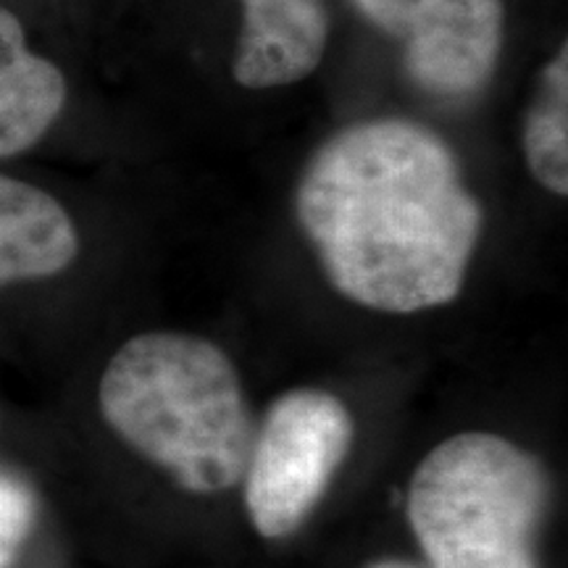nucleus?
Segmentation results:
<instances>
[{
	"instance_id": "obj_1",
	"label": "nucleus",
	"mask_w": 568,
	"mask_h": 568,
	"mask_svg": "<svg viewBox=\"0 0 568 568\" xmlns=\"http://www.w3.org/2000/svg\"><path fill=\"white\" fill-rule=\"evenodd\" d=\"M295 213L332 287L382 314L456 301L481 234L456 153L410 119L332 134L305 163Z\"/></svg>"
},
{
	"instance_id": "obj_4",
	"label": "nucleus",
	"mask_w": 568,
	"mask_h": 568,
	"mask_svg": "<svg viewBox=\"0 0 568 568\" xmlns=\"http://www.w3.org/2000/svg\"><path fill=\"white\" fill-rule=\"evenodd\" d=\"M353 418L324 389L276 397L253 439L245 468V503L261 537L293 535L318 506L351 450Z\"/></svg>"
},
{
	"instance_id": "obj_5",
	"label": "nucleus",
	"mask_w": 568,
	"mask_h": 568,
	"mask_svg": "<svg viewBox=\"0 0 568 568\" xmlns=\"http://www.w3.org/2000/svg\"><path fill=\"white\" fill-rule=\"evenodd\" d=\"M403 48L408 77L429 95L471 98L495 74L503 0H351Z\"/></svg>"
},
{
	"instance_id": "obj_2",
	"label": "nucleus",
	"mask_w": 568,
	"mask_h": 568,
	"mask_svg": "<svg viewBox=\"0 0 568 568\" xmlns=\"http://www.w3.org/2000/svg\"><path fill=\"white\" fill-rule=\"evenodd\" d=\"M105 424L195 495L245 477L253 422L222 347L184 332H145L119 347L98 387Z\"/></svg>"
},
{
	"instance_id": "obj_8",
	"label": "nucleus",
	"mask_w": 568,
	"mask_h": 568,
	"mask_svg": "<svg viewBox=\"0 0 568 568\" xmlns=\"http://www.w3.org/2000/svg\"><path fill=\"white\" fill-rule=\"evenodd\" d=\"M67 77L34 53L21 21L0 6V159L30 151L67 105Z\"/></svg>"
},
{
	"instance_id": "obj_7",
	"label": "nucleus",
	"mask_w": 568,
	"mask_h": 568,
	"mask_svg": "<svg viewBox=\"0 0 568 568\" xmlns=\"http://www.w3.org/2000/svg\"><path fill=\"white\" fill-rule=\"evenodd\" d=\"M77 253L69 211L45 190L0 174V287L61 274Z\"/></svg>"
},
{
	"instance_id": "obj_9",
	"label": "nucleus",
	"mask_w": 568,
	"mask_h": 568,
	"mask_svg": "<svg viewBox=\"0 0 568 568\" xmlns=\"http://www.w3.org/2000/svg\"><path fill=\"white\" fill-rule=\"evenodd\" d=\"M524 155L535 180L564 197L568 193V45L542 71L537 98L524 119Z\"/></svg>"
},
{
	"instance_id": "obj_6",
	"label": "nucleus",
	"mask_w": 568,
	"mask_h": 568,
	"mask_svg": "<svg viewBox=\"0 0 568 568\" xmlns=\"http://www.w3.org/2000/svg\"><path fill=\"white\" fill-rule=\"evenodd\" d=\"M243 32L232 74L247 90L287 88L324 61L329 13L324 0H240Z\"/></svg>"
},
{
	"instance_id": "obj_10",
	"label": "nucleus",
	"mask_w": 568,
	"mask_h": 568,
	"mask_svg": "<svg viewBox=\"0 0 568 568\" xmlns=\"http://www.w3.org/2000/svg\"><path fill=\"white\" fill-rule=\"evenodd\" d=\"M34 510L32 489L0 471V568H9L19 556L32 531Z\"/></svg>"
},
{
	"instance_id": "obj_3",
	"label": "nucleus",
	"mask_w": 568,
	"mask_h": 568,
	"mask_svg": "<svg viewBox=\"0 0 568 568\" xmlns=\"http://www.w3.org/2000/svg\"><path fill=\"white\" fill-rule=\"evenodd\" d=\"M545 506L539 460L489 432L439 443L408 489V521L429 568H539Z\"/></svg>"
},
{
	"instance_id": "obj_11",
	"label": "nucleus",
	"mask_w": 568,
	"mask_h": 568,
	"mask_svg": "<svg viewBox=\"0 0 568 568\" xmlns=\"http://www.w3.org/2000/svg\"><path fill=\"white\" fill-rule=\"evenodd\" d=\"M372 568H418V566L406 564V560H382V564H374Z\"/></svg>"
}]
</instances>
